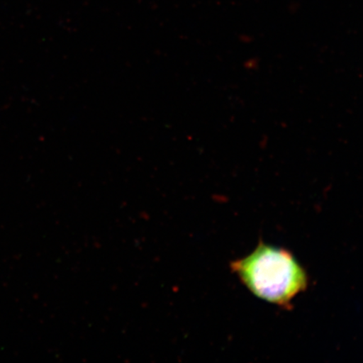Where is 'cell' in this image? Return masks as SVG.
<instances>
[{
	"label": "cell",
	"instance_id": "cell-1",
	"mask_svg": "<svg viewBox=\"0 0 363 363\" xmlns=\"http://www.w3.org/2000/svg\"><path fill=\"white\" fill-rule=\"evenodd\" d=\"M230 269L256 297L286 310L308 285L306 271L291 252L264 242L231 262Z\"/></svg>",
	"mask_w": 363,
	"mask_h": 363
}]
</instances>
